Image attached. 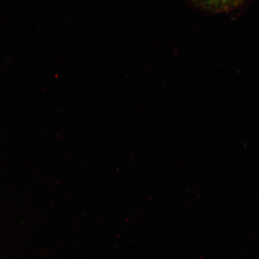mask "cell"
Listing matches in <instances>:
<instances>
[{
  "mask_svg": "<svg viewBox=\"0 0 259 259\" xmlns=\"http://www.w3.org/2000/svg\"><path fill=\"white\" fill-rule=\"evenodd\" d=\"M193 7L200 11L217 14L228 12L240 6L245 0H188Z\"/></svg>",
  "mask_w": 259,
  "mask_h": 259,
  "instance_id": "6da1fadb",
  "label": "cell"
}]
</instances>
